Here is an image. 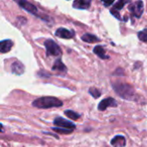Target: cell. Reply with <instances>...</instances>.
Listing matches in <instances>:
<instances>
[{
    "mask_svg": "<svg viewBox=\"0 0 147 147\" xmlns=\"http://www.w3.org/2000/svg\"><path fill=\"white\" fill-rule=\"evenodd\" d=\"M53 131L59 133V134H71L72 133V131H69V130H65V129H62V128H59V127H53Z\"/></svg>",
    "mask_w": 147,
    "mask_h": 147,
    "instance_id": "ffe728a7",
    "label": "cell"
},
{
    "mask_svg": "<svg viewBox=\"0 0 147 147\" xmlns=\"http://www.w3.org/2000/svg\"><path fill=\"white\" fill-rule=\"evenodd\" d=\"M65 115L67 117H69L70 119L74 120V121L78 120V119L80 118V115H78V113H76V112H74V111H72V110H65Z\"/></svg>",
    "mask_w": 147,
    "mask_h": 147,
    "instance_id": "2e32d148",
    "label": "cell"
},
{
    "mask_svg": "<svg viewBox=\"0 0 147 147\" xmlns=\"http://www.w3.org/2000/svg\"><path fill=\"white\" fill-rule=\"evenodd\" d=\"M110 13L115 17V18H117L118 20H121V15L119 14V12L118 11H116L115 9H110Z\"/></svg>",
    "mask_w": 147,
    "mask_h": 147,
    "instance_id": "44dd1931",
    "label": "cell"
},
{
    "mask_svg": "<svg viewBox=\"0 0 147 147\" xmlns=\"http://www.w3.org/2000/svg\"><path fill=\"white\" fill-rule=\"evenodd\" d=\"M54 125L57 126V127H59V128H62V129H65V130H69V131H73L75 128H76V126L75 124H73L72 122L64 119V118H61V117H58L54 120L53 121Z\"/></svg>",
    "mask_w": 147,
    "mask_h": 147,
    "instance_id": "5b68a950",
    "label": "cell"
},
{
    "mask_svg": "<svg viewBox=\"0 0 147 147\" xmlns=\"http://www.w3.org/2000/svg\"><path fill=\"white\" fill-rule=\"evenodd\" d=\"M94 53H96L99 58L102 59H109V56H108L105 53V49L103 48V47L102 46H96L94 47V50H93Z\"/></svg>",
    "mask_w": 147,
    "mask_h": 147,
    "instance_id": "4fadbf2b",
    "label": "cell"
},
{
    "mask_svg": "<svg viewBox=\"0 0 147 147\" xmlns=\"http://www.w3.org/2000/svg\"><path fill=\"white\" fill-rule=\"evenodd\" d=\"M32 104L34 107L38 109H50L53 107H61L63 102L56 97L44 96L34 100Z\"/></svg>",
    "mask_w": 147,
    "mask_h": 147,
    "instance_id": "7a4b0ae2",
    "label": "cell"
},
{
    "mask_svg": "<svg viewBox=\"0 0 147 147\" xmlns=\"http://www.w3.org/2000/svg\"><path fill=\"white\" fill-rule=\"evenodd\" d=\"M47 54L48 56H59L62 53V51L59 47V46L53 41V40H47L44 43Z\"/></svg>",
    "mask_w": 147,
    "mask_h": 147,
    "instance_id": "3957f363",
    "label": "cell"
},
{
    "mask_svg": "<svg viewBox=\"0 0 147 147\" xmlns=\"http://www.w3.org/2000/svg\"><path fill=\"white\" fill-rule=\"evenodd\" d=\"M102 3H103V4L105 5V6H109V5H111L114 2L113 1H109V2H105V1H102Z\"/></svg>",
    "mask_w": 147,
    "mask_h": 147,
    "instance_id": "7402d4cb",
    "label": "cell"
},
{
    "mask_svg": "<svg viewBox=\"0 0 147 147\" xmlns=\"http://www.w3.org/2000/svg\"><path fill=\"white\" fill-rule=\"evenodd\" d=\"M17 3H18L23 9L27 10L28 12H29V13H31V14H33V15H36V13H37V11H38L37 8H36L34 4H32L31 3H29V2L22 1H22H18Z\"/></svg>",
    "mask_w": 147,
    "mask_h": 147,
    "instance_id": "ba28073f",
    "label": "cell"
},
{
    "mask_svg": "<svg viewBox=\"0 0 147 147\" xmlns=\"http://www.w3.org/2000/svg\"><path fill=\"white\" fill-rule=\"evenodd\" d=\"M52 70L53 71H60V72H65L66 71V67L65 65L62 63L61 59H59L55 61L54 65H53L52 67Z\"/></svg>",
    "mask_w": 147,
    "mask_h": 147,
    "instance_id": "9a60e30c",
    "label": "cell"
},
{
    "mask_svg": "<svg viewBox=\"0 0 147 147\" xmlns=\"http://www.w3.org/2000/svg\"><path fill=\"white\" fill-rule=\"evenodd\" d=\"M126 3H127V1L120 0V1H118V2H116L115 4L114 5V9H115V10H121V9H122L123 6H124Z\"/></svg>",
    "mask_w": 147,
    "mask_h": 147,
    "instance_id": "d6986e66",
    "label": "cell"
},
{
    "mask_svg": "<svg viewBox=\"0 0 147 147\" xmlns=\"http://www.w3.org/2000/svg\"><path fill=\"white\" fill-rule=\"evenodd\" d=\"M11 71L16 75H21L24 72V65L19 61L13 62L11 64Z\"/></svg>",
    "mask_w": 147,
    "mask_h": 147,
    "instance_id": "8fae6325",
    "label": "cell"
},
{
    "mask_svg": "<svg viewBox=\"0 0 147 147\" xmlns=\"http://www.w3.org/2000/svg\"><path fill=\"white\" fill-rule=\"evenodd\" d=\"M128 9L130 10L133 16L137 18H140L141 17L144 12V3L142 1H136L134 3H131L128 5Z\"/></svg>",
    "mask_w": 147,
    "mask_h": 147,
    "instance_id": "277c9868",
    "label": "cell"
},
{
    "mask_svg": "<svg viewBox=\"0 0 147 147\" xmlns=\"http://www.w3.org/2000/svg\"><path fill=\"white\" fill-rule=\"evenodd\" d=\"M111 145L114 147H125L126 146V139L124 136L117 135L111 140Z\"/></svg>",
    "mask_w": 147,
    "mask_h": 147,
    "instance_id": "7c38bea8",
    "label": "cell"
},
{
    "mask_svg": "<svg viewBox=\"0 0 147 147\" xmlns=\"http://www.w3.org/2000/svg\"><path fill=\"white\" fill-rule=\"evenodd\" d=\"M81 39L85 41V42H88V43H95V42H98L100 41V39L98 37H96V35L94 34H84Z\"/></svg>",
    "mask_w": 147,
    "mask_h": 147,
    "instance_id": "5bb4252c",
    "label": "cell"
},
{
    "mask_svg": "<svg viewBox=\"0 0 147 147\" xmlns=\"http://www.w3.org/2000/svg\"><path fill=\"white\" fill-rule=\"evenodd\" d=\"M91 2L90 0H76L73 2L72 6L75 9H87L90 8Z\"/></svg>",
    "mask_w": 147,
    "mask_h": 147,
    "instance_id": "9c48e42d",
    "label": "cell"
},
{
    "mask_svg": "<svg viewBox=\"0 0 147 147\" xmlns=\"http://www.w3.org/2000/svg\"><path fill=\"white\" fill-rule=\"evenodd\" d=\"M117 102L115 101V99L112 98V97H109L106 99H103L98 105V110L100 111H104L107 108L109 107H117Z\"/></svg>",
    "mask_w": 147,
    "mask_h": 147,
    "instance_id": "8992f818",
    "label": "cell"
},
{
    "mask_svg": "<svg viewBox=\"0 0 147 147\" xmlns=\"http://www.w3.org/2000/svg\"><path fill=\"white\" fill-rule=\"evenodd\" d=\"M138 37L141 41L147 42V28L138 33Z\"/></svg>",
    "mask_w": 147,
    "mask_h": 147,
    "instance_id": "ac0fdd59",
    "label": "cell"
},
{
    "mask_svg": "<svg viewBox=\"0 0 147 147\" xmlns=\"http://www.w3.org/2000/svg\"><path fill=\"white\" fill-rule=\"evenodd\" d=\"M113 88L116 94L126 100H134L135 90L134 87L127 83L115 82L113 84Z\"/></svg>",
    "mask_w": 147,
    "mask_h": 147,
    "instance_id": "6da1fadb",
    "label": "cell"
},
{
    "mask_svg": "<svg viewBox=\"0 0 147 147\" xmlns=\"http://www.w3.org/2000/svg\"><path fill=\"white\" fill-rule=\"evenodd\" d=\"M2 132H3V125L0 123V133H2Z\"/></svg>",
    "mask_w": 147,
    "mask_h": 147,
    "instance_id": "603a6c76",
    "label": "cell"
},
{
    "mask_svg": "<svg viewBox=\"0 0 147 147\" xmlns=\"http://www.w3.org/2000/svg\"><path fill=\"white\" fill-rule=\"evenodd\" d=\"M89 93L95 98V99H97V98H99L100 96H101V95H102V92L98 90V89H96V88H93V87H91V88H90V90H89Z\"/></svg>",
    "mask_w": 147,
    "mask_h": 147,
    "instance_id": "e0dca14e",
    "label": "cell"
},
{
    "mask_svg": "<svg viewBox=\"0 0 147 147\" xmlns=\"http://www.w3.org/2000/svg\"><path fill=\"white\" fill-rule=\"evenodd\" d=\"M13 47V42L10 40H4L0 41V53H5L10 51Z\"/></svg>",
    "mask_w": 147,
    "mask_h": 147,
    "instance_id": "30bf717a",
    "label": "cell"
},
{
    "mask_svg": "<svg viewBox=\"0 0 147 147\" xmlns=\"http://www.w3.org/2000/svg\"><path fill=\"white\" fill-rule=\"evenodd\" d=\"M56 36L63 39H71L74 36V32L68 30L65 28H59L56 30L55 32Z\"/></svg>",
    "mask_w": 147,
    "mask_h": 147,
    "instance_id": "52a82bcc",
    "label": "cell"
}]
</instances>
